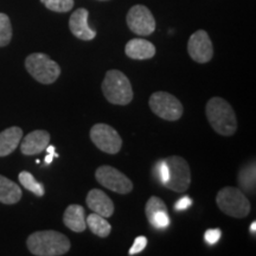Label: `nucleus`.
Wrapping results in <instances>:
<instances>
[{
	"mask_svg": "<svg viewBox=\"0 0 256 256\" xmlns=\"http://www.w3.org/2000/svg\"><path fill=\"white\" fill-rule=\"evenodd\" d=\"M28 249L36 256H60L70 250V241L62 232L43 230L31 234L26 241Z\"/></svg>",
	"mask_w": 256,
	"mask_h": 256,
	"instance_id": "f257e3e1",
	"label": "nucleus"
},
{
	"mask_svg": "<svg viewBox=\"0 0 256 256\" xmlns=\"http://www.w3.org/2000/svg\"><path fill=\"white\" fill-rule=\"evenodd\" d=\"M206 114L210 126L216 133L223 136H230L238 130L235 112L228 101L222 98H212L208 101Z\"/></svg>",
	"mask_w": 256,
	"mask_h": 256,
	"instance_id": "f03ea898",
	"label": "nucleus"
},
{
	"mask_svg": "<svg viewBox=\"0 0 256 256\" xmlns=\"http://www.w3.org/2000/svg\"><path fill=\"white\" fill-rule=\"evenodd\" d=\"M102 92L108 102L126 106L133 100V89L130 80L119 70H110L102 82Z\"/></svg>",
	"mask_w": 256,
	"mask_h": 256,
	"instance_id": "7ed1b4c3",
	"label": "nucleus"
},
{
	"mask_svg": "<svg viewBox=\"0 0 256 256\" xmlns=\"http://www.w3.org/2000/svg\"><path fill=\"white\" fill-rule=\"evenodd\" d=\"M217 206L226 215L244 218L250 214V202L238 188H223L216 197Z\"/></svg>",
	"mask_w": 256,
	"mask_h": 256,
	"instance_id": "20e7f679",
	"label": "nucleus"
},
{
	"mask_svg": "<svg viewBox=\"0 0 256 256\" xmlns=\"http://www.w3.org/2000/svg\"><path fill=\"white\" fill-rule=\"evenodd\" d=\"M25 68L32 78L43 84H51L56 82L60 75L58 64L42 52L28 55L25 60Z\"/></svg>",
	"mask_w": 256,
	"mask_h": 256,
	"instance_id": "39448f33",
	"label": "nucleus"
},
{
	"mask_svg": "<svg viewBox=\"0 0 256 256\" xmlns=\"http://www.w3.org/2000/svg\"><path fill=\"white\" fill-rule=\"evenodd\" d=\"M150 108L156 116L166 121H177L183 115L184 108L176 96L166 92H153L148 101Z\"/></svg>",
	"mask_w": 256,
	"mask_h": 256,
	"instance_id": "423d86ee",
	"label": "nucleus"
},
{
	"mask_svg": "<svg viewBox=\"0 0 256 256\" xmlns=\"http://www.w3.org/2000/svg\"><path fill=\"white\" fill-rule=\"evenodd\" d=\"M168 166L170 177L166 186L174 192H185L191 184V170L188 162L179 156H171L165 159Z\"/></svg>",
	"mask_w": 256,
	"mask_h": 256,
	"instance_id": "0eeeda50",
	"label": "nucleus"
},
{
	"mask_svg": "<svg viewBox=\"0 0 256 256\" xmlns=\"http://www.w3.org/2000/svg\"><path fill=\"white\" fill-rule=\"evenodd\" d=\"M90 140L98 150L108 154H116L122 146V139L119 133L110 124H96L92 127Z\"/></svg>",
	"mask_w": 256,
	"mask_h": 256,
	"instance_id": "6e6552de",
	"label": "nucleus"
},
{
	"mask_svg": "<svg viewBox=\"0 0 256 256\" xmlns=\"http://www.w3.org/2000/svg\"><path fill=\"white\" fill-rule=\"evenodd\" d=\"M96 180L102 186L110 188V191L116 192L120 194H127L133 190V183L127 176L116 170L113 166L104 165L96 170L95 174Z\"/></svg>",
	"mask_w": 256,
	"mask_h": 256,
	"instance_id": "1a4fd4ad",
	"label": "nucleus"
},
{
	"mask_svg": "<svg viewBox=\"0 0 256 256\" xmlns=\"http://www.w3.org/2000/svg\"><path fill=\"white\" fill-rule=\"evenodd\" d=\"M127 25L138 36H150L156 30V19L144 5H134L127 14Z\"/></svg>",
	"mask_w": 256,
	"mask_h": 256,
	"instance_id": "9d476101",
	"label": "nucleus"
},
{
	"mask_svg": "<svg viewBox=\"0 0 256 256\" xmlns=\"http://www.w3.org/2000/svg\"><path fill=\"white\" fill-rule=\"evenodd\" d=\"M188 55L194 62L208 63L214 57V46L206 31L198 30L191 34L188 43Z\"/></svg>",
	"mask_w": 256,
	"mask_h": 256,
	"instance_id": "9b49d317",
	"label": "nucleus"
},
{
	"mask_svg": "<svg viewBox=\"0 0 256 256\" xmlns=\"http://www.w3.org/2000/svg\"><path fill=\"white\" fill-rule=\"evenodd\" d=\"M146 217L153 228L165 230L170 226V216L168 206L162 198L152 196L147 200L145 206Z\"/></svg>",
	"mask_w": 256,
	"mask_h": 256,
	"instance_id": "f8f14e48",
	"label": "nucleus"
},
{
	"mask_svg": "<svg viewBox=\"0 0 256 256\" xmlns=\"http://www.w3.org/2000/svg\"><path fill=\"white\" fill-rule=\"evenodd\" d=\"M89 12L87 8H78L72 12L69 19V28L75 37L81 40H92L96 37V32L88 24Z\"/></svg>",
	"mask_w": 256,
	"mask_h": 256,
	"instance_id": "ddd939ff",
	"label": "nucleus"
},
{
	"mask_svg": "<svg viewBox=\"0 0 256 256\" xmlns=\"http://www.w3.org/2000/svg\"><path fill=\"white\" fill-rule=\"evenodd\" d=\"M20 151L24 156H36L46 151L50 142V133L43 130H37L22 138Z\"/></svg>",
	"mask_w": 256,
	"mask_h": 256,
	"instance_id": "4468645a",
	"label": "nucleus"
},
{
	"mask_svg": "<svg viewBox=\"0 0 256 256\" xmlns=\"http://www.w3.org/2000/svg\"><path fill=\"white\" fill-rule=\"evenodd\" d=\"M87 206L89 209L98 215L106 217H112L114 214V204L113 200H110L108 194H106L104 191L98 190V188H92L88 192L87 198Z\"/></svg>",
	"mask_w": 256,
	"mask_h": 256,
	"instance_id": "2eb2a0df",
	"label": "nucleus"
},
{
	"mask_svg": "<svg viewBox=\"0 0 256 256\" xmlns=\"http://www.w3.org/2000/svg\"><path fill=\"white\" fill-rule=\"evenodd\" d=\"M124 52L132 60H150L156 55V46L151 42L142 38H134L126 44Z\"/></svg>",
	"mask_w": 256,
	"mask_h": 256,
	"instance_id": "dca6fc26",
	"label": "nucleus"
},
{
	"mask_svg": "<svg viewBox=\"0 0 256 256\" xmlns=\"http://www.w3.org/2000/svg\"><path fill=\"white\" fill-rule=\"evenodd\" d=\"M84 209L78 204H72L66 208L63 215V223L74 232H83L87 228Z\"/></svg>",
	"mask_w": 256,
	"mask_h": 256,
	"instance_id": "f3484780",
	"label": "nucleus"
},
{
	"mask_svg": "<svg viewBox=\"0 0 256 256\" xmlns=\"http://www.w3.org/2000/svg\"><path fill=\"white\" fill-rule=\"evenodd\" d=\"M23 138V130L17 126L6 128L0 133V156H8L19 146Z\"/></svg>",
	"mask_w": 256,
	"mask_h": 256,
	"instance_id": "a211bd4d",
	"label": "nucleus"
},
{
	"mask_svg": "<svg viewBox=\"0 0 256 256\" xmlns=\"http://www.w3.org/2000/svg\"><path fill=\"white\" fill-rule=\"evenodd\" d=\"M22 194H23L19 185L0 174V203L8 206L16 204L20 200Z\"/></svg>",
	"mask_w": 256,
	"mask_h": 256,
	"instance_id": "6ab92c4d",
	"label": "nucleus"
},
{
	"mask_svg": "<svg viewBox=\"0 0 256 256\" xmlns=\"http://www.w3.org/2000/svg\"><path fill=\"white\" fill-rule=\"evenodd\" d=\"M238 180L240 185V190L242 192L254 194L256 180V168L254 162L241 168V171H240L238 174Z\"/></svg>",
	"mask_w": 256,
	"mask_h": 256,
	"instance_id": "aec40b11",
	"label": "nucleus"
},
{
	"mask_svg": "<svg viewBox=\"0 0 256 256\" xmlns=\"http://www.w3.org/2000/svg\"><path fill=\"white\" fill-rule=\"evenodd\" d=\"M86 223L90 229V232L98 238H107L112 232V226L107 222L106 217L98 215V214H90L86 220Z\"/></svg>",
	"mask_w": 256,
	"mask_h": 256,
	"instance_id": "412c9836",
	"label": "nucleus"
},
{
	"mask_svg": "<svg viewBox=\"0 0 256 256\" xmlns=\"http://www.w3.org/2000/svg\"><path fill=\"white\" fill-rule=\"evenodd\" d=\"M19 183H20L23 186L28 190L32 194H34L38 197H43L44 194H46V190H44L43 184L38 183L36 178L32 176L30 172L28 171H22L18 176Z\"/></svg>",
	"mask_w": 256,
	"mask_h": 256,
	"instance_id": "4be33fe9",
	"label": "nucleus"
},
{
	"mask_svg": "<svg viewBox=\"0 0 256 256\" xmlns=\"http://www.w3.org/2000/svg\"><path fill=\"white\" fill-rule=\"evenodd\" d=\"M12 40V25L8 16L0 14V46H8Z\"/></svg>",
	"mask_w": 256,
	"mask_h": 256,
	"instance_id": "5701e85b",
	"label": "nucleus"
},
{
	"mask_svg": "<svg viewBox=\"0 0 256 256\" xmlns=\"http://www.w3.org/2000/svg\"><path fill=\"white\" fill-rule=\"evenodd\" d=\"M48 10L58 14H66L72 11L74 8V0H40Z\"/></svg>",
	"mask_w": 256,
	"mask_h": 256,
	"instance_id": "b1692460",
	"label": "nucleus"
},
{
	"mask_svg": "<svg viewBox=\"0 0 256 256\" xmlns=\"http://www.w3.org/2000/svg\"><path fill=\"white\" fill-rule=\"evenodd\" d=\"M154 168H156V178H158V180L162 185H165L166 183H168V177H170L168 166V164H166L165 159L159 160V162L156 164Z\"/></svg>",
	"mask_w": 256,
	"mask_h": 256,
	"instance_id": "393cba45",
	"label": "nucleus"
},
{
	"mask_svg": "<svg viewBox=\"0 0 256 256\" xmlns=\"http://www.w3.org/2000/svg\"><path fill=\"white\" fill-rule=\"evenodd\" d=\"M147 242L148 241H147V238H145V236H138V238L134 240L132 248L130 249V252H128V254L136 255V254H139V252H142L144 249L146 248Z\"/></svg>",
	"mask_w": 256,
	"mask_h": 256,
	"instance_id": "a878e982",
	"label": "nucleus"
},
{
	"mask_svg": "<svg viewBox=\"0 0 256 256\" xmlns=\"http://www.w3.org/2000/svg\"><path fill=\"white\" fill-rule=\"evenodd\" d=\"M220 236H222V232L220 229H209L204 234V240L209 244H216L220 241Z\"/></svg>",
	"mask_w": 256,
	"mask_h": 256,
	"instance_id": "bb28decb",
	"label": "nucleus"
},
{
	"mask_svg": "<svg viewBox=\"0 0 256 256\" xmlns=\"http://www.w3.org/2000/svg\"><path fill=\"white\" fill-rule=\"evenodd\" d=\"M192 206V200L190 197L188 196H184L182 198H179V200L176 202L174 203V210L176 211H185L186 209H188Z\"/></svg>",
	"mask_w": 256,
	"mask_h": 256,
	"instance_id": "cd10ccee",
	"label": "nucleus"
},
{
	"mask_svg": "<svg viewBox=\"0 0 256 256\" xmlns=\"http://www.w3.org/2000/svg\"><path fill=\"white\" fill-rule=\"evenodd\" d=\"M55 158V156H54V154L52 153H48V156H46V159H44V162H46V164H51V162H52V159Z\"/></svg>",
	"mask_w": 256,
	"mask_h": 256,
	"instance_id": "c85d7f7f",
	"label": "nucleus"
},
{
	"mask_svg": "<svg viewBox=\"0 0 256 256\" xmlns=\"http://www.w3.org/2000/svg\"><path fill=\"white\" fill-rule=\"evenodd\" d=\"M46 150L48 153H52V154H54V153H55V146H51V145L49 146V145H48Z\"/></svg>",
	"mask_w": 256,
	"mask_h": 256,
	"instance_id": "c756f323",
	"label": "nucleus"
},
{
	"mask_svg": "<svg viewBox=\"0 0 256 256\" xmlns=\"http://www.w3.org/2000/svg\"><path fill=\"white\" fill-rule=\"evenodd\" d=\"M255 232H256V222H252L250 226V232L255 234Z\"/></svg>",
	"mask_w": 256,
	"mask_h": 256,
	"instance_id": "7c9ffc66",
	"label": "nucleus"
},
{
	"mask_svg": "<svg viewBox=\"0 0 256 256\" xmlns=\"http://www.w3.org/2000/svg\"><path fill=\"white\" fill-rule=\"evenodd\" d=\"M100 2H106V0H100Z\"/></svg>",
	"mask_w": 256,
	"mask_h": 256,
	"instance_id": "2f4dec72",
	"label": "nucleus"
}]
</instances>
